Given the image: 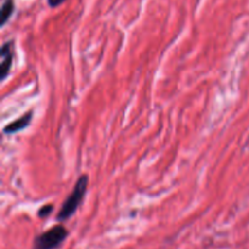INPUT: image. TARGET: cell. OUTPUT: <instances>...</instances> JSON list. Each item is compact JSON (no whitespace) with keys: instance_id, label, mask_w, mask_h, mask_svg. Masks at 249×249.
<instances>
[{"instance_id":"6da1fadb","label":"cell","mask_w":249,"mask_h":249,"mask_svg":"<svg viewBox=\"0 0 249 249\" xmlns=\"http://www.w3.org/2000/svg\"><path fill=\"white\" fill-rule=\"evenodd\" d=\"M88 185H89V177L87 174H83L78 178L77 182H75L74 187H73V191L71 192L70 196L65 199L62 207H61L60 212H58L57 221H63L68 220L70 218H72L74 215V213L77 212V209L79 208V206L82 204L83 199H84L85 194H87Z\"/></svg>"},{"instance_id":"7a4b0ae2","label":"cell","mask_w":249,"mask_h":249,"mask_svg":"<svg viewBox=\"0 0 249 249\" xmlns=\"http://www.w3.org/2000/svg\"><path fill=\"white\" fill-rule=\"evenodd\" d=\"M68 231L65 226L56 225L40 233L34 240L33 249H57L67 238Z\"/></svg>"},{"instance_id":"3957f363","label":"cell","mask_w":249,"mask_h":249,"mask_svg":"<svg viewBox=\"0 0 249 249\" xmlns=\"http://www.w3.org/2000/svg\"><path fill=\"white\" fill-rule=\"evenodd\" d=\"M0 56H1V62H0V79L5 80L11 71L12 63L15 58V43L14 40H9L2 44L1 50H0Z\"/></svg>"},{"instance_id":"277c9868","label":"cell","mask_w":249,"mask_h":249,"mask_svg":"<svg viewBox=\"0 0 249 249\" xmlns=\"http://www.w3.org/2000/svg\"><path fill=\"white\" fill-rule=\"evenodd\" d=\"M32 118H33V111H28L23 114L22 117L17 118L16 121L11 122V123L7 124L6 126L4 128V133L5 134H15V133H18V131L23 130L26 129L27 126L31 124Z\"/></svg>"},{"instance_id":"5b68a950","label":"cell","mask_w":249,"mask_h":249,"mask_svg":"<svg viewBox=\"0 0 249 249\" xmlns=\"http://www.w3.org/2000/svg\"><path fill=\"white\" fill-rule=\"evenodd\" d=\"M14 10H15L14 0H5V1L2 2V5H1V22H0L1 27L5 26V23L9 21L10 17H11V15H12V12H14Z\"/></svg>"},{"instance_id":"8992f818","label":"cell","mask_w":249,"mask_h":249,"mask_svg":"<svg viewBox=\"0 0 249 249\" xmlns=\"http://www.w3.org/2000/svg\"><path fill=\"white\" fill-rule=\"evenodd\" d=\"M53 211V204H45V206H43L38 211V216L39 218H46V216L50 215Z\"/></svg>"},{"instance_id":"52a82bcc","label":"cell","mask_w":249,"mask_h":249,"mask_svg":"<svg viewBox=\"0 0 249 249\" xmlns=\"http://www.w3.org/2000/svg\"><path fill=\"white\" fill-rule=\"evenodd\" d=\"M66 0H48V4L50 5L51 7H56L58 6V5H61L62 2H65Z\"/></svg>"}]
</instances>
